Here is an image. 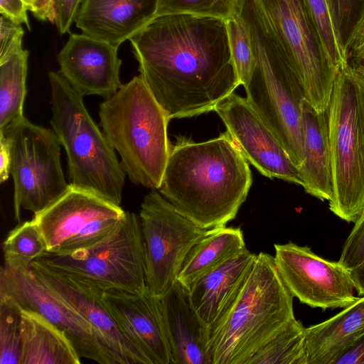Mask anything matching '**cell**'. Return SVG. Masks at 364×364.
Returning <instances> with one entry per match:
<instances>
[{
	"label": "cell",
	"instance_id": "27",
	"mask_svg": "<svg viewBox=\"0 0 364 364\" xmlns=\"http://www.w3.org/2000/svg\"><path fill=\"white\" fill-rule=\"evenodd\" d=\"M305 332L301 322L292 318L245 364H306Z\"/></svg>",
	"mask_w": 364,
	"mask_h": 364
},
{
	"label": "cell",
	"instance_id": "11",
	"mask_svg": "<svg viewBox=\"0 0 364 364\" xmlns=\"http://www.w3.org/2000/svg\"><path fill=\"white\" fill-rule=\"evenodd\" d=\"M146 287L161 298L177 281L192 247L210 229H203L179 213L151 188L139 211Z\"/></svg>",
	"mask_w": 364,
	"mask_h": 364
},
{
	"label": "cell",
	"instance_id": "22",
	"mask_svg": "<svg viewBox=\"0 0 364 364\" xmlns=\"http://www.w3.org/2000/svg\"><path fill=\"white\" fill-rule=\"evenodd\" d=\"M304 159L299 167L305 192L321 200L333 194L331 159L326 112H318L304 100L302 104Z\"/></svg>",
	"mask_w": 364,
	"mask_h": 364
},
{
	"label": "cell",
	"instance_id": "36",
	"mask_svg": "<svg viewBox=\"0 0 364 364\" xmlns=\"http://www.w3.org/2000/svg\"><path fill=\"white\" fill-rule=\"evenodd\" d=\"M27 10H29L28 7L23 0H0L1 15L17 23H24L30 29Z\"/></svg>",
	"mask_w": 364,
	"mask_h": 364
},
{
	"label": "cell",
	"instance_id": "9",
	"mask_svg": "<svg viewBox=\"0 0 364 364\" xmlns=\"http://www.w3.org/2000/svg\"><path fill=\"white\" fill-rule=\"evenodd\" d=\"M11 151L14 218L22 210L37 214L70 188L60 164V143L53 129L31 123L24 116L3 132Z\"/></svg>",
	"mask_w": 364,
	"mask_h": 364
},
{
	"label": "cell",
	"instance_id": "38",
	"mask_svg": "<svg viewBox=\"0 0 364 364\" xmlns=\"http://www.w3.org/2000/svg\"><path fill=\"white\" fill-rule=\"evenodd\" d=\"M331 364H364V333L336 357Z\"/></svg>",
	"mask_w": 364,
	"mask_h": 364
},
{
	"label": "cell",
	"instance_id": "20",
	"mask_svg": "<svg viewBox=\"0 0 364 364\" xmlns=\"http://www.w3.org/2000/svg\"><path fill=\"white\" fill-rule=\"evenodd\" d=\"M160 299L171 364H212L210 328L194 310L188 290L176 281Z\"/></svg>",
	"mask_w": 364,
	"mask_h": 364
},
{
	"label": "cell",
	"instance_id": "41",
	"mask_svg": "<svg viewBox=\"0 0 364 364\" xmlns=\"http://www.w3.org/2000/svg\"><path fill=\"white\" fill-rule=\"evenodd\" d=\"M364 48V14L356 26L346 49L348 58L350 53Z\"/></svg>",
	"mask_w": 364,
	"mask_h": 364
},
{
	"label": "cell",
	"instance_id": "3",
	"mask_svg": "<svg viewBox=\"0 0 364 364\" xmlns=\"http://www.w3.org/2000/svg\"><path fill=\"white\" fill-rule=\"evenodd\" d=\"M293 297L278 273L274 256L257 255L236 299L210 328L212 364H245L295 317Z\"/></svg>",
	"mask_w": 364,
	"mask_h": 364
},
{
	"label": "cell",
	"instance_id": "32",
	"mask_svg": "<svg viewBox=\"0 0 364 364\" xmlns=\"http://www.w3.org/2000/svg\"><path fill=\"white\" fill-rule=\"evenodd\" d=\"M317 28L323 46L329 57L341 69L348 59L340 46L331 19L326 0H304Z\"/></svg>",
	"mask_w": 364,
	"mask_h": 364
},
{
	"label": "cell",
	"instance_id": "17",
	"mask_svg": "<svg viewBox=\"0 0 364 364\" xmlns=\"http://www.w3.org/2000/svg\"><path fill=\"white\" fill-rule=\"evenodd\" d=\"M118 48L85 34H70L59 52V73L80 94L105 99L122 85Z\"/></svg>",
	"mask_w": 364,
	"mask_h": 364
},
{
	"label": "cell",
	"instance_id": "18",
	"mask_svg": "<svg viewBox=\"0 0 364 364\" xmlns=\"http://www.w3.org/2000/svg\"><path fill=\"white\" fill-rule=\"evenodd\" d=\"M103 300L124 333L152 364H171L160 298L147 287L136 292L107 289Z\"/></svg>",
	"mask_w": 364,
	"mask_h": 364
},
{
	"label": "cell",
	"instance_id": "14",
	"mask_svg": "<svg viewBox=\"0 0 364 364\" xmlns=\"http://www.w3.org/2000/svg\"><path fill=\"white\" fill-rule=\"evenodd\" d=\"M274 263L284 285L302 304L321 309L346 308L357 301L350 271L310 247L289 242L274 245Z\"/></svg>",
	"mask_w": 364,
	"mask_h": 364
},
{
	"label": "cell",
	"instance_id": "16",
	"mask_svg": "<svg viewBox=\"0 0 364 364\" xmlns=\"http://www.w3.org/2000/svg\"><path fill=\"white\" fill-rule=\"evenodd\" d=\"M55 293L75 309L93 328L117 364H152L127 336L103 300L105 289L33 261L29 266Z\"/></svg>",
	"mask_w": 364,
	"mask_h": 364
},
{
	"label": "cell",
	"instance_id": "13",
	"mask_svg": "<svg viewBox=\"0 0 364 364\" xmlns=\"http://www.w3.org/2000/svg\"><path fill=\"white\" fill-rule=\"evenodd\" d=\"M0 294L10 297L21 309L37 313L64 332L81 358L100 364H117L89 323L51 290L30 267L2 266Z\"/></svg>",
	"mask_w": 364,
	"mask_h": 364
},
{
	"label": "cell",
	"instance_id": "4",
	"mask_svg": "<svg viewBox=\"0 0 364 364\" xmlns=\"http://www.w3.org/2000/svg\"><path fill=\"white\" fill-rule=\"evenodd\" d=\"M100 125L134 184L159 189L169 157L171 120L140 75L122 85L99 109Z\"/></svg>",
	"mask_w": 364,
	"mask_h": 364
},
{
	"label": "cell",
	"instance_id": "43",
	"mask_svg": "<svg viewBox=\"0 0 364 364\" xmlns=\"http://www.w3.org/2000/svg\"><path fill=\"white\" fill-rule=\"evenodd\" d=\"M350 274L356 291L359 295L364 296V262L351 270Z\"/></svg>",
	"mask_w": 364,
	"mask_h": 364
},
{
	"label": "cell",
	"instance_id": "2",
	"mask_svg": "<svg viewBox=\"0 0 364 364\" xmlns=\"http://www.w3.org/2000/svg\"><path fill=\"white\" fill-rule=\"evenodd\" d=\"M252 183L249 163L226 131L203 142L178 136L158 190L183 215L213 229L236 217Z\"/></svg>",
	"mask_w": 364,
	"mask_h": 364
},
{
	"label": "cell",
	"instance_id": "10",
	"mask_svg": "<svg viewBox=\"0 0 364 364\" xmlns=\"http://www.w3.org/2000/svg\"><path fill=\"white\" fill-rule=\"evenodd\" d=\"M33 261L105 289L136 292L146 287L140 220L134 213L126 212L119 226L90 247L67 254L45 252Z\"/></svg>",
	"mask_w": 364,
	"mask_h": 364
},
{
	"label": "cell",
	"instance_id": "30",
	"mask_svg": "<svg viewBox=\"0 0 364 364\" xmlns=\"http://www.w3.org/2000/svg\"><path fill=\"white\" fill-rule=\"evenodd\" d=\"M232 58L240 85H247L255 63L250 31L240 13L226 21Z\"/></svg>",
	"mask_w": 364,
	"mask_h": 364
},
{
	"label": "cell",
	"instance_id": "7",
	"mask_svg": "<svg viewBox=\"0 0 364 364\" xmlns=\"http://www.w3.org/2000/svg\"><path fill=\"white\" fill-rule=\"evenodd\" d=\"M326 112L333 185L329 209L355 223L364 211V79L349 63L336 75Z\"/></svg>",
	"mask_w": 364,
	"mask_h": 364
},
{
	"label": "cell",
	"instance_id": "29",
	"mask_svg": "<svg viewBox=\"0 0 364 364\" xmlns=\"http://www.w3.org/2000/svg\"><path fill=\"white\" fill-rule=\"evenodd\" d=\"M21 349V309L0 294V364H20Z\"/></svg>",
	"mask_w": 364,
	"mask_h": 364
},
{
	"label": "cell",
	"instance_id": "31",
	"mask_svg": "<svg viewBox=\"0 0 364 364\" xmlns=\"http://www.w3.org/2000/svg\"><path fill=\"white\" fill-rule=\"evenodd\" d=\"M243 0H159L156 16L191 14L228 21L240 13Z\"/></svg>",
	"mask_w": 364,
	"mask_h": 364
},
{
	"label": "cell",
	"instance_id": "37",
	"mask_svg": "<svg viewBox=\"0 0 364 364\" xmlns=\"http://www.w3.org/2000/svg\"><path fill=\"white\" fill-rule=\"evenodd\" d=\"M0 23V53H2L17 38L23 36V30L21 24L3 15Z\"/></svg>",
	"mask_w": 364,
	"mask_h": 364
},
{
	"label": "cell",
	"instance_id": "42",
	"mask_svg": "<svg viewBox=\"0 0 364 364\" xmlns=\"http://www.w3.org/2000/svg\"><path fill=\"white\" fill-rule=\"evenodd\" d=\"M348 63L353 70L364 79V48L350 53L348 56Z\"/></svg>",
	"mask_w": 364,
	"mask_h": 364
},
{
	"label": "cell",
	"instance_id": "23",
	"mask_svg": "<svg viewBox=\"0 0 364 364\" xmlns=\"http://www.w3.org/2000/svg\"><path fill=\"white\" fill-rule=\"evenodd\" d=\"M364 333V296L334 316L306 328V364H331Z\"/></svg>",
	"mask_w": 364,
	"mask_h": 364
},
{
	"label": "cell",
	"instance_id": "44",
	"mask_svg": "<svg viewBox=\"0 0 364 364\" xmlns=\"http://www.w3.org/2000/svg\"><path fill=\"white\" fill-rule=\"evenodd\" d=\"M23 1L28 7L29 11H31L33 7V0H23Z\"/></svg>",
	"mask_w": 364,
	"mask_h": 364
},
{
	"label": "cell",
	"instance_id": "15",
	"mask_svg": "<svg viewBox=\"0 0 364 364\" xmlns=\"http://www.w3.org/2000/svg\"><path fill=\"white\" fill-rule=\"evenodd\" d=\"M213 111L247 162L261 174L303 187L298 166L246 97L232 93L219 102Z\"/></svg>",
	"mask_w": 364,
	"mask_h": 364
},
{
	"label": "cell",
	"instance_id": "28",
	"mask_svg": "<svg viewBox=\"0 0 364 364\" xmlns=\"http://www.w3.org/2000/svg\"><path fill=\"white\" fill-rule=\"evenodd\" d=\"M3 251L5 266L28 268L47 251V246L38 226L32 219L9 232L3 242Z\"/></svg>",
	"mask_w": 364,
	"mask_h": 364
},
{
	"label": "cell",
	"instance_id": "24",
	"mask_svg": "<svg viewBox=\"0 0 364 364\" xmlns=\"http://www.w3.org/2000/svg\"><path fill=\"white\" fill-rule=\"evenodd\" d=\"M21 330L20 364L81 363L65 333L37 313L21 309Z\"/></svg>",
	"mask_w": 364,
	"mask_h": 364
},
{
	"label": "cell",
	"instance_id": "35",
	"mask_svg": "<svg viewBox=\"0 0 364 364\" xmlns=\"http://www.w3.org/2000/svg\"><path fill=\"white\" fill-rule=\"evenodd\" d=\"M82 1V0H53L54 23L60 34L69 31Z\"/></svg>",
	"mask_w": 364,
	"mask_h": 364
},
{
	"label": "cell",
	"instance_id": "12",
	"mask_svg": "<svg viewBox=\"0 0 364 364\" xmlns=\"http://www.w3.org/2000/svg\"><path fill=\"white\" fill-rule=\"evenodd\" d=\"M125 215L120 205L70 185L62 196L35 214L33 220L44 238L46 252L67 254L106 239Z\"/></svg>",
	"mask_w": 364,
	"mask_h": 364
},
{
	"label": "cell",
	"instance_id": "5",
	"mask_svg": "<svg viewBox=\"0 0 364 364\" xmlns=\"http://www.w3.org/2000/svg\"><path fill=\"white\" fill-rule=\"evenodd\" d=\"M50 124L67 156L70 185L120 205L126 173L88 113L83 96L58 71L48 73Z\"/></svg>",
	"mask_w": 364,
	"mask_h": 364
},
{
	"label": "cell",
	"instance_id": "1",
	"mask_svg": "<svg viewBox=\"0 0 364 364\" xmlns=\"http://www.w3.org/2000/svg\"><path fill=\"white\" fill-rule=\"evenodd\" d=\"M129 41L139 75L170 119L213 111L240 85L224 19L160 15Z\"/></svg>",
	"mask_w": 364,
	"mask_h": 364
},
{
	"label": "cell",
	"instance_id": "39",
	"mask_svg": "<svg viewBox=\"0 0 364 364\" xmlns=\"http://www.w3.org/2000/svg\"><path fill=\"white\" fill-rule=\"evenodd\" d=\"M11 151L8 140L0 133V183L5 182L9 176L11 169Z\"/></svg>",
	"mask_w": 364,
	"mask_h": 364
},
{
	"label": "cell",
	"instance_id": "25",
	"mask_svg": "<svg viewBox=\"0 0 364 364\" xmlns=\"http://www.w3.org/2000/svg\"><path fill=\"white\" fill-rule=\"evenodd\" d=\"M245 248L242 230L226 226L213 228L187 254L177 281L186 289L210 270Z\"/></svg>",
	"mask_w": 364,
	"mask_h": 364
},
{
	"label": "cell",
	"instance_id": "21",
	"mask_svg": "<svg viewBox=\"0 0 364 364\" xmlns=\"http://www.w3.org/2000/svg\"><path fill=\"white\" fill-rule=\"evenodd\" d=\"M256 257V254L245 247L203 274L190 287V301L202 321L209 328L221 318L236 299Z\"/></svg>",
	"mask_w": 364,
	"mask_h": 364
},
{
	"label": "cell",
	"instance_id": "19",
	"mask_svg": "<svg viewBox=\"0 0 364 364\" xmlns=\"http://www.w3.org/2000/svg\"><path fill=\"white\" fill-rule=\"evenodd\" d=\"M159 0H82L75 18L82 33L117 48L156 16Z\"/></svg>",
	"mask_w": 364,
	"mask_h": 364
},
{
	"label": "cell",
	"instance_id": "8",
	"mask_svg": "<svg viewBox=\"0 0 364 364\" xmlns=\"http://www.w3.org/2000/svg\"><path fill=\"white\" fill-rule=\"evenodd\" d=\"M262 27L278 53L294 70L306 100L326 112L339 68L322 43L304 0H252Z\"/></svg>",
	"mask_w": 364,
	"mask_h": 364
},
{
	"label": "cell",
	"instance_id": "34",
	"mask_svg": "<svg viewBox=\"0 0 364 364\" xmlns=\"http://www.w3.org/2000/svg\"><path fill=\"white\" fill-rule=\"evenodd\" d=\"M354 223L338 260L349 271L364 262V211Z\"/></svg>",
	"mask_w": 364,
	"mask_h": 364
},
{
	"label": "cell",
	"instance_id": "40",
	"mask_svg": "<svg viewBox=\"0 0 364 364\" xmlns=\"http://www.w3.org/2000/svg\"><path fill=\"white\" fill-rule=\"evenodd\" d=\"M31 11L36 18L41 21L55 22L53 0H33V7Z\"/></svg>",
	"mask_w": 364,
	"mask_h": 364
},
{
	"label": "cell",
	"instance_id": "6",
	"mask_svg": "<svg viewBox=\"0 0 364 364\" xmlns=\"http://www.w3.org/2000/svg\"><path fill=\"white\" fill-rule=\"evenodd\" d=\"M241 14L249 26L255 53L253 69L244 87L246 99L299 168L304 159V88L294 70L278 53L262 28L252 0H243Z\"/></svg>",
	"mask_w": 364,
	"mask_h": 364
},
{
	"label": "cell",
	"instance_id": "33",
	"mask_svg": "<svg viewBox=\"0 0 364 364\" xmlns=\"http://www.w3.org/2000/svg\"><path fill=\"white\" fill-rule=\"evenodd\" d=\"M326 3L336 37L346 54L350 38L364 14V0H326Z\"/></svg>",
	"mask_w": 364,
	"mask_h": 364
},
{
	"label": "cell",
	"instance_id": "26",
	"mask_svg": "<svg viewBox=\"0 0 364 364\" xmlns=\"http://www.w3.org/2000/svg\"><path fill=\"white\" fill-rule=\"evenodd\" d=\"M22 38L0 53V132L23 117L28 51L22 48Z\"/></svg>",
	"mask_w": 364,
	"mask_h": 364
}]
</instances>
